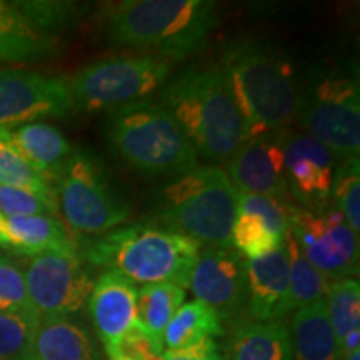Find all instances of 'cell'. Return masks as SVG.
<instances>
[{"instance_id":"obj_1","label":"cell","mask_w":360,"mask_h":360,"mask_svg":"<svg viewBox=\"0 0 360 360\" xmlns=\"http://www.w3.org/2000/svg\"><path fill=\"white\" fill-rule=\"evenodd\" d=\"M220 72L249 139L289 130L299 120L302 89L294 67L274 47L259 40L232 45L225 52Z\"/></svg>"},{"instance_id":"obj_2","label":"cell","mask_w":360,"mask_h":360,"mask_svg":"<svg viewBox=\"0 0 360 360\" xmlns=\"http://www.w3.org/2000/svg\"><path fill=\"white\" fill-rule=\"evenodd\" d=\"M159 103L174 117L197 155L229 160L249 141L247 129L220 69L188 67L162 89Z\"/></svg>"},{"instance_id":"obj_3","label":"cell","mask_w":360,"mask_h":360,"mask_svg":"<svg viewBox=\"0 0 360 360\" xmlns=\"http://www.w3.org/2000/svg\"><path fill=\"white\" fill-rule=\"evenodd\" d=\"M217 4L209 0H127L112 8L107 39L114 47L182 60L205 44Z\"/></svg>"},{"instance_id":"obj_4","label":"cell","mask_w":360,"mask_h":360,"mask_svg":"<svg viewBox=\"0 0 360 360\" xmlns=\"http://www.w3.org/2000/svg\"><path fill=\"white\" fill-rule=\"evenodd\" d=\"M200 249L199 242L159 225L135 224L79 244V255L134 283L170 282L186 289Z\"/></svg>"},{"instance_id":"obj_5","label":"cell","mask_w":360,"mask_h":360,"mask_svg":"<svg viewBox=\"0 0 360 360\" xmlns=\"http://www.w3.org/2000/svg\"><path fill=\"white\" fill-rule=\"evenodd\" d=\"M107 143L130 169L143 175H186L199 167L187 135L159 102L141 101L110 110Z\"/></svg>"},{"instance_id":"obj_6","label":"cell","mask_w":360,"mask_h":360,"mask_svg":"<svg viewBox=\"0 0 360 360\" xmlns=\"http://www.w3.org/2000/svg\"><path fill=\"white\" fill-rule=\"evenodd\" d=\"M238 191L219 167H197L160 191L155 225L200 245L231 249Z\"/></svg>"},{"instance_id":"obj_7","label":"cell","mask_w":360,"mask_h":360,"mask_svg":"<svg viewBox=\"0 0 360 360\" xmlns=\"http://www.w3.org/2000/svg\"><path fill=\"white\" fill-rule=\"evenodd\" d=\"M309 137L342 160L360 150V89L355 72L327 67L302 89L299 120Z\"/></svg>"},{"instance_id":"obj_8","label":"cell","mask_w":360,"mask_h":360,"mask_svg":"<svg viewBox=\"0 0 360 360\" xmlns=\"http://www.w3.org/2000/svg\"><path fill=\"white\" fill-rule=\"evenodd\" d=\"M172 65L154 56H114L82 67L70 79L74 107L85 112L114 110L141 102L162 89Z\"/></svg>"},{"instance_id":"obj_9","label":"cell","mask_w":360,"mask_h":360,"mask_svg":"<svg viewBox=\"0 0 360 360\" xmlns=\"http://www.w3.org/2000/svg\"><path fill=\"white\" fill-rule=\"evenodd\" d=\"M57 205L72 231L103 236L129 217V207L112 191L102 165L87 152H74L57 175Z\"/></svg>"},{"instance_id":"obj_10","label":"cell","mask_w":360,"mask_h":360,"mask_svg":"<svg viewBox=\"0 0 360 360\" xmlns=\"http://www.w3.org/2000/svg\"><path fill=\"white\" fill-rule=\"evenodd\" d=\"M289 232L304 257L326 278L340 281L359 274V233L337 209L309 210L295 205Z\"/></svg>"},{"instance_id":"obj_11","label":"cell","mask_w":360,"mask_h":360,"mask_svg":"<svg viewBox=\"0 0 360 360\" xmlns=\"http://www.w3.org/2000/svg\"><path fill=\"white\" fill-rule=\"evenodd\" d=\"M30 302L40 319L70 317L89 300L94 278L80 255H35L24 270Z\"/></svg>"},{"instance_id":"obj_12","label":"cell","mask_w":360,"mask_h":360,"mask_svg":"<svg viewBox=\"0 0 360 360\" xmlns=\"http://www.w3.org/2000/svg\"><path fill=\"white\" fill-rule=\"evenodd\" d=\"M72 109L67 79L29 69L0 70V129L58 119Z\"/></svg>"},{"instance_id":"obj_13","label":"cell","mask_w":360,"mask_h":360,"mask_svg":"<svg viewBox=\"0 0 360 360\" xmlns=\"http://www.w3.org/2000/svg\"><path fill=\"white\" fill-rule=\"evenodd\" d=\"M188 287L215 310L220 321L232 322L247 309L245 259L232 249L204 247L193 265Z\"/></svg>"},{"instance_id":"obj_14","label":"cell","mask_w":360,"mask_h":360,"mask_svg":"<svg viewBox=\"0 0 360 360\" xmlns=\"http://www.w3.org/2000/svg\"><path fill=\"white\" fill-rule=\"evenodd\" d=\"M285 180L289 195L300 209H322L327 205L334 182L335 159L327 147L309 137L287 130Z\"/></svg>"},{"instance_id":"obj_15","label":"cell","mask_w":360,"mask_h":360,"mask_svg":"<svg viewBox=\"0 0 360 360\" xmlns=\"http://www.w3.org/2000/svg\"><path fill=\"white\" fill-rule=\"evenodd\" d=\"M287 130L252 137L227 160V170L238 193H264L287 200L285 141Z\"/></svg>"},{"instance_id":"obj_16","label":"cell","mask_w":360,"mask_h":360,"mask_svg":"<svg viewBox=\"0 0 360 360\" xmlns=\"http://www.w3.org/2000/svg\"><path fill=\"white\" fill-rule=\"evenodd\" d=\"M90 321L103 349H114L137 322V289L120 274L105 270L94 282L89 295Z\"/></svg>"},{"instance_id":"obj_17","label":"cell","mask_w":360,"mask_h":360,"mask_svg":"<svg viewBox=\"0 0 360 360\" xmlns=\"http://www.w3.org/2000/svg\"><path fill=\"white\" fill-rule=\"evenodd\" d=\"M247 310L254 322L282 321L290 314L289 257L285 244L257 260H245Z\"/></svg>"},{"instance_id":"obj_18","label":"cell","mask_w":360,"mask_h":360,"mask_svg":"<svg viewBox=\"0 0 360 360\" xmlns=\"http://www.w3.org/2000/svg\"><path fill=\"white\" fill-rule=\"evenodd\" d=\"M0 229L6 238V249L13 254L35 257V255L57 252V254L79 255V242L70 229L53 215L32 217H2Z\"/></svg>"},{"instance_id":"obj_19","label":"cell","mask_w":360,"mask_h":360,"mask_svg":"<svg viewBox=\"0 0 360 360\" xmlns=\"http://www.w3.org/2000/svg\"><path fill=\"white\" fill-rule=\"evenodd\" d=\"M0 139L13 147V150L24 157L49 182L57 179L65 162L74 154V148L65 135L57 127L45 122L0 129Z\"/></svg>"},{"instance_id":"obj_20","label":"cell","mask_w":360,"mask_h":360,"mask_svg":"<svg viewBox=\"0 0 360 360\" xmlns=\"http://www.w3.org/2000/svg\"><path fill=\"white\" fill-rule=\"evenodd\" d=\"M56 47V37L37 29L15 2L0 0V64L40 60L51 56Z\"/></svg>"},{"instance_id":"obj_21","label":"cell","mask_w":360,"mask_h":360,"mask_svg":"<svg viewBox=\"0 0 360 360\" xmlns=\"http://www.w3.org/2000/svg\"><path fill=\"white\" fill-rule=\"evenodd\" d=\"M29 354L35 360H98L87 330L70 317L40 319Z\"/></svg>"},{"instance_id":"obj_22","label":"cell","mask_w":360,"mask_h":360,"mask_svg":"<svg viewBox=\"0 0 360 360\" xmlns=\"http://www.w3.org/2000/svg\"><path fill=\"white\" fill-rule=\"evenodd\" d=\"M224 360H294L290 328L283 321L242 323L231 335Z\"/></svg>"},{"instance_id":"obj_23","label":"cell","mask_w":360,"mask_h":360,"mask_svg":"<svg viewBox=\"0 0 360 360\" xmlns=\"http://www.w3.org/2000/svg\"><path fill=\"white\" fill-rule=\"evenodd\" d=\"M290 339L295 360H339L337 344L326 299L315 300L295 310L292 317Z\"/></svg>"},{"instance_id":"obj_24","label":"cell","mask_w":360,"mask_h":360,"mask_svg":"<svg viewBox=\"0 0 360 360\" xmlns=\"http://www.w3.org/2000/svg\"><path fill=\"white\" fill-rule=\"evenodd\" d=\"M186 300V289L177 283H148L137 290V323L152 339L164 344V332Z\"/></svg>"},{"instance_id":"obj_25","label":"cell","mask_w":360,"mask_h":360,"mask_svg":"<svg viewBox=\"0 0 360 360\" xmlns=\"http://www.w3.org/2000/svg\"><path fill=\"white\" fill-rule=\"evenodd\" d=\"M224 334L222 321L215 310L200 300L182 304L164 332V345L169 350L182 349L202 339Z\"/></svg>"},{"instance_id":"obj_26","label":"cell","mask_w":360,"mask_h":360,"mask_svg":"<svg viewBox=\"0 0 360 360\" xmlns=\"http://www.w3.org/2000/svg\"><path fill=\"white\" fill-rule=\"evenodd\" d=\"M283 244L289 257V294L290 310H297L315 300L326 299L328 282L327 278L304 257L302 250L297 245L295 238L287 231Z\"/></svg>"},{"instance_id":"obj_27","label":"cell","mask_w":360,"mask_h":360,"mask_svg":"<svg viewBox=\"0 0 360 360\" xmlns=\"http://www.w3.org/2000/svg\"><path fill=\"white\" fill-rule=\"evenodd\" d=\"M326 304L337 344L349 332L360 328V283L357 278L332 281L327 287Z\"/></svg>"},{"instance_id":"obj_28","label":"cell","mask_w":360,"mask_h":360,"mask_svg":"<svg viewBox=\"0 0 360 360\" xmlns=\"http://www.w3.org/2000/svg\"><path fill=\"white\" fill-rule=\"evenodd\" d=\"M0 186L24 188L57 204L56 188L52 187V184L42 174H39L24 157L17 154L4 139H0Z\"/></svg>"},{"instance_id":"obj_29","label":"cell","mask_w":360,"mask_h":360,"mask_svg":"<svg viewBox=\"0 0 360 360\" xmlns=\"http://www.w3.org/2000/svg\"><path fill=\"white\" fill-rule=\"evenodd\" d=\"M231 244L244 259L257 260L277 250L283 244V238L270 231L257 215L238 212L232 227Z\"/></svg>"},{"instance_id":"obj_30","label":"cell","mask_w":360,"mask_h":360,"mask_svg":"<svg viewBox=\"0 0 360 360\" xmlns=\"http://www.w3.org/2000/svg\"><path fill=\"white\" fill-rule=\"evenodd\" d=\"M332 197L337 210L355 233L360 232V160L350 157L335 169L332 182Z\"/></svg>"},{"instance_id":"obj_31","label":"cell","mask_w":360,"mask_h":360,"mask_svg":"<svg viewBox=\"0 0 360 360\" xmlns=\"http://www.w3.org/2000/svg\"><path fill=\"white\" fill-rule=\"evenodd\" d=\"M15 6L37 29L52 35L53 30L77 20L87 7L85 4L57 2V0H27V2H15Z\"/></svg>"},{"instance_id":"obj_32","label":"cell","mask_w":360,"mask_h":360,"mask_svg":"<svg viewBox=\"0 0 360 360\" xmlns=\"http://www.w3.org/2000/svg\"><path fill=\"white\" fill-rule=\"evenodd\" d=\"M40 317L0 312V360H15L29 352Z\"/></svg>"},{"instance_id":"obj_33","label":"cell","mask_w":360,"mask_h":360,"mask_svg":"<svg viewBox=\"0 0 360 360\" xmlns=\"http://www.w3.org/2000/svg\"><path fill=\"white\" fill-rule=\"evenodd\" d=\"M295 205L264 193H238V212L254 214L272 232L283 238L290 225V215Z\"/></svg>"},{"instance_id":"obj_34","label":"cell","mask_w":360,"mask_h":360,"mask_svg":"<svg viewBox=\"0 0 360 360\" xmlns=\"http://www.w3.org/2000/svg\"><path fill=\"white\" fill-rule=\"evenodd\" d=\"M0 312L37 315L27 292L24 269L7 257H0Z\"/></svg>"},{"instance_id":"obj_35","label":"cell","mask_w":360,"mask_h":360,"mask_svg":"<svg viewBox=\"0 0 360 360\" xmlns=\"http://www.w3.org/2000/svg\"><path fill=\"white\" fill-rule=\"evenodd\" d=\"M58 205L24 188L0 186V215L2 217H32L56 215Z\"/></svg>"},{"instance_id":"obj_36","label":"cell","mask_w":360,"mask_h":360,"mask_svg":"<svg viewBox=\"0 0 360 360\" xmlns=\"http://www.w3.org/2000/svg\"><path fill=\"white\" fill-rule=\"evenodd\" d=\"M164 344L152 339L143 328L135 326L125 334L114 349L107 350L109 359L129 360H164Z\"/></svg>"},{"instance_id":"obj_37","label":"cell","mask_w":360,"mask_h":360,"mask_svg":"<svg viewBox=\"0 0 360 360\" xmlns=\"http://www.w3.org/2000/svg\"><path fill=\"white\" fill-rule=\"evenodd\" d=\"M164 360H224L214 339H202L182 349H165Z\"/></svg>"},{"instance_id":"obj_38","label":"cell","mask_w":360,"mask_h":360,"mask_svg":"<svg viewBox=\"0 0 360 360\" xmlns=\"http://www.w3.org/2000/svg\"><path fill=\"white\" fill-rule=\"evenodd\" d=\"M357 350H360V328H355V330L349 332V334L339 342V357L357 352Z\"/></svg>"},{"instance_id":"obj_39","label":"cell","mask_w":360,"mask_h":360,"mask_svg":"<svg viewBox=\"0 0 360 360\" xmlns=\"http://www.w3.org/2000/svg\"><path fill=\"white\" fill-rule=\"evenodd\" d=\"M15 360H35V359H34L32 355H30L29 352H27V354H24V355H20V357L15 359Z\"/></svg>"},{"instance_id":"obj_40","label":"cell","mask_w":360,"mask_h":360,"mask_svg":"<svg viewBox=\"0 0 360 360\" xmlns=\"http://www.w3.org/2000/svg\"><path fill=\"white\" fill-rule=\"evenodd\" d=\"M0 247H4V249H6V238H4L2 229H0Z\"/></svg>"},{"instance_id":"obj_41","label":"cell","mask_w":360,"mask_h":360,"mask_svg":"<svg viewBox=\"0 0 360 360\" xmlns=\"http://www.w3.org/2000/svg\"><path fill=\"white\" fill-rule=\"evenodd\" d=\"M109 360H129V359H109Z\"/></svg>"}]
</instances>
